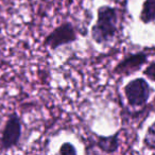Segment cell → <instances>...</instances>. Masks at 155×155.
Wrapping results in <instances>:
<instances>
[{
    "instance_id": "cell-1",
    "label": "cell",
    "mask_w": 155,
    "mask_h": 155,
    "mask_svg": "<svg viewBox=\"0 0 155 155\" xmlns=\"http://www.w3.org/2000/svg\"><path fill=\"white\" fill-rule=\"evenodd\" d=\"M119 9L104 5L97 9V20L91 27V39L97 45L112 43L118 34Z\"/></svg>"
},
{
    "instance_id": "cell-2",
    "label": "cell",
    "mask_w": 155,
    "mask_h": 155,
    "mask_svg": "<svg viewBox=\"0 0 155 155\" xmlns=\"http://www.w3.org/2000/svg\"><path fill=\"white\" fill-rule=\"evenodd\" d=\"M123 93L127 105L131 107H143L154 93V88L143 78H135L129 81L123 87Z\"/></svg>"
},
{
    "instance_id": "cell-3",
    "label": "cell",
    "mask_w": 155,
    "mask_h": 155,
    "mask_svg": "<svg viewBox=\"0 0 155 155\" xmlns=\"http://www.w3.org/2000/svg\"><path fill=\"white\" fill-rule=\"evenodd\" d=\"M151 55H153L152 47L127 54L113 68V74L119 75V77H129L131 74H134L139 71L144 65L148 64V60Z\"/></svg>"
},
{
    "instance_id": "cell-4",
    "label": "cell",
    "mask_w": 155,
    "mask_h": 155,
    "mask_svg": "<svg viewBox=\"0 0 155 155\" xmlns=\"http://www.w3.org/2000/svg\"><path fill=\"white\" fill-rule=\"evenodd\" d=\"M79 39L78 30L70 21H64L54 28L43 41L45 47L56 50L65 45H71Z\"/></svg>"
},
{
    "instance_id": "cell-5",
    "label": "cell",
    "mask_w": 155,
    "mask_h": 155,
    "mask_svg": "<svg viewBox=\"0 0 155 155\" xmlns=\"http://www.w3.org/2000/svg\"><path fill=\"white\" fill-rule=\"evenodd\" d=\"M22 129L21 118L16 113L10 114L0 135V150L5 152L19 146L22 138Z\"/></svg>"
},
{
    "instance_id": "cell-6",
    "label": "cell",
    "mask_w": 155,
    "mask_h": 155,
    "mask_svg": "<svg viewBox=\"0 0 155 155\" xmlns=\"http://www.w3.org/2000/svg\"><path fill=\"white\" fill-rule=\"evenodd\" d=\"M119 134H120V131H117L113 135L108 136L97 135L96 146L99 149L100 152L105 153V154H114V153L118 152L119 148H120Z\"/></svg>"
},
{
    "instance_id": "cell-7",
    "label": "cell",
    "mask_w": 155,
    "mask_h": 155,
    "mask_svg": "<svg viewBox=\"0 0 155 155\" xmlns=\"http://www.w3.org/2000/svg\"><path fill=\"white\" fill-rule=\"evenodd\" d=\"M139 20L144 25L155 21V0H144L139 14Z\"/></svg>"
},
{
    "instance_id": "cell-8",
    "label": "cell",
    "mask_w": 155,
    "mask_h": 155,
    "mask_svg": "<svg viewBox=\"0 0 155 155\" xmlns=\"http://www.w3.org/2000/svg\"><path fill=\"white\" fill-rule=\"evenodd\" d=\"M143 147L148 150L153 151L155 149V123L152 122L147 129V133L142 140Z\"/></svg>"
},
{
    "instance_id": "cell-9",
    "label": "cell",
    "mask_w": 155,
    "mask_h": 155,
    "mask_svg": "<svg viewBox=\"0 0 155 155\" xmlns=\"http://www.w3.org/2000/svg\"><path fill=\"white\" fill-rule=\"evenodd\" d=\"M78 153L75 147L71 142H64L60 147L58 151V154L60 155H75Z\"/></svg>"
},
{
    "instance_id": "cell-10",
    "label": "cell",
    "mask_w": 155,
    "mask_h": 155,
    "mask_svg": "<svg viewBox=\"0 0 155 155\" xmlns=\"http://www.w3.org/2000/svg\"><path fill=\"white\" fill-rule=\"evenodd\" d=\"M143 75H146L151 82L155 81V61H151L149 62V64L147 65V67L144 68V70L142 71Z\"/></svg>"
}]
</instances>
